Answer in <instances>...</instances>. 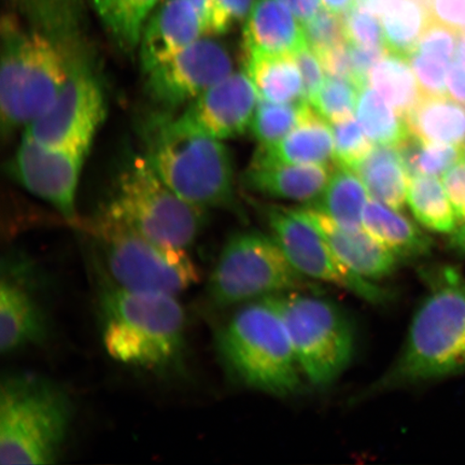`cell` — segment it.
Returning <instances> with one entry per match:
<instances>
[{"mask_svg":"<svg viewBox=\"0 0 465 465\" xmlns=\"http://www.w3.org/2000/svg\"><path fill=\"white\" fill-rule=\"evenodd\" d=\"M334 136V160L337 166L354 170L370 151L373 149L371 139L366 135L358 120L353 116L337 122L332 126Z\"/></svg>","mask_w":465,"mask_h":465,"instance_id":"obj_35","label":"cell"},{"mask_svg":"<svg viewBox=\"0 0 465 465\" xmlns=\"http://www.w3.org/2000/svg\"><path fill=\"white\" fill-rule=\"evenodd\" d=\"M71 52L25 25L14 11L2 20L0 116L4 135L39 118L54 104L78 64Z\"/></svg>","mask_w":465,"mask_h":465,"instance_id":"obj_4","label":"cell"},{"mask_svg":"<svg viewBox=\"0 0 465 465\" xmlns=\"http://www.w3.org/2000/svg\"><path fill=\"white\" fill-rule=\"evenodd\" d=\"M443 183L457 220L465 223V160L445 173Z\"/></svg>","mask_w":465,"mask_h":465,"instance_id":"obj_43","label":"cell"},{"mask_svg":"<svg viewBox=\"0 0 465 465\" xmlns=\"http://www.w3.org/2000/svg\"><path fill=\"white\" fill-rule=\"evenodd\" d=\"M397 147L411 177H439L465 159V145L429 143L411 135Z\"/></svg>","mask_w":465,"mask_h":465,"instance_id":"obj_32","label":"cell"},{"mask_svg":"<svg viewBox=\"0 0 465 465\" xmlns=\"http://www.w3.org/2000/svg\"><path fill=\"white\" fill-rule=\"evenodd\" d=\"M303 26L307 44L318 56L348 43L342 15L328 9L320 10Z\"/></svg>","mask_w":465,"mask_h":465,"instance_id":"obj_37","label":"cell"},{"mask_svg":"<svg viewBox=\"0 0 465 465\" xmlns=\"http://www.w3.org/2000/svg\"><path fill=\"white\" fill-rule=\"evenodd\" d=\"M245 65L261 100L276 104L307 102L294 55H252L245 57Z\"/></svg>","mask_w":465,"mask_h":465,"instance_id":"obj_25","label":"cell"},{"mask_svg":"<svg viewBox=\"0 0 465 465\" xmlns=\"http://www.w3.org/2000/svg\"><path fill=\"white\" fill-rule=\"evenodd\" d=\"M381 21L386 51L410 58L432 17L426 0H392Z\"/></svg>","mask_w":465,"mask_h":465,"instance_id":"obj_27","label":"cell"},{"mask_svg":"<svg viewBox=\"0 0 465 465\" xmlns=\"http://www.w3.org/2000/svg\"><path fill=\"white\" fill-rule=\"evenodd\" d=\"M295 291H315L317 282L295 269L272 236L242 232L226 242L207 284V298L216 308Z\"/></svg>","mask_w":465,"mask_h":465,"instance_id":"obj_9","label":"cell"},{"mask_svg":"<svg viewBox=\"0 0 465 465\" xmlns=\"http://www.w3.org/2000/svg\"><path fill=\"white\" fill-rule=\"evenodd\" d=\"M254 0H213V8L207 35L224 34L246 20Z\"/></svg>","mask_w":465,"mask_h":465,"instance_id":"obj_39","label":"cell"},{"mask_svg":"<svg viewBox=\"0 0 465 465\" xmlns=\"http://www.w3.org/2000/svg\"><path fill=\"white\" fill-rule=\"evenodd\" d=\"M74 416L68 393L31 373H10L0 383V463L54 464Z\"/></svg>","mask_w":465,"mask_h":465,"instance_id":"obj_6","label":"cell"},{"mask_svg":"<svg viewBox=\"0 0 465 465\" xmlns=\"http://www.w3.org/2000/svg\"><path fill=\"white\" fill-rule=\"evenodd\" d=\"M216 348L226 373L252 391L288 398L304 386L286 325L269 298L237 306Z\"/></svg>","mask_w":465,"mask_h":465,"instance_id":"obj_5","label":"cell"},{"mask_svg":"<svg viewBox=\"0 0 465 465\" xmlns=\"http://www.w3.org/2000/svg\"><path fill=\"white\" fill-rule=\"evenodd\" d=\"M107 33L120 49L134 52L161 0H90Z\"/></svg>","mask_w":465,"mask_h":465,"instance_id":"obj_28","label":"cell"},{"mask_svg":"<svg viewBox=\"0 0 465 465\" xmlns=\"http://www.w3.org/2000/svg\"><path fill=\"white\" fill-rule=\"evenodd\" d=\"M86 155L85 151L52 148L23 135L8 171L15 182L75 223V196Z\"/></svg>","mask_w":465,"mask_h":465,"instance_id":"obj_15","label":"cell"},{"mask_svg":"<svg viewBox=\"0 0 465 465\" xmlns=\"http://www.w3.org/2000/svg\"><path fill=\"white\" fill-rule=\"evenodd\" d=\"M381 17L352 5L342 15L349 44L366 48H385Z\"/></svg>","mask_w":465,"mask_h":465,"instance_id":"obj_38","label":"cell"},{"mask_svg":"<svg viewBox=\"0 0 465 465\" xmlns=\"http://www.w3.org/2000/svg\"><path fill=\"white\" fill-rule=\"evenodd\" d=\"M90 232L102 250L101 271L116 286L176 296L200 282L199 267L185 249L151 242L102 213Z\"/></svg>","mask_w":465,"mask_h":465,"instance_id":"obj_10","label":"cell"},{"mask_svg":"<svg viewBox=\"0 0 465 465\" xmlns=\"http://www.w3.org/2000/svg\"><path fill=\"white\" fill-rule=\"evenodd\" d=\"M332 176L329 165H301L284 162L266 145H259L243 173L250 190L277 199L311 202L318 200Z\"/></svg>","mask_w":465,"mask_h":465,"instance_id":"obj_17","label":"cell"},{"mask_svg":"<svg viewBox=\"0 0 465 465\" xmlns=\"http://www.w3.org/2000/svg\"><path fill=\"white\" fill-rule=\"evenodd\" d=\"M36 266L26 255L3 258L0 281V351L4 356L48 339L50 324Z\"/></svg>","mask_w":465,"mask_h":465,"instance_id":"obj_13","label":"cell"},{"mask_svg":"<svg viewBox=\"0 0 465 465\" xmlns=\"http://www.w3.org/2000/svg\"><path fill=\"white\" fill-rule=\"evenodd\" d=\"M258 92L247 73L231 74L185 106L180 119L214 138L242 135L252 125Z\"/></svg>","mask_w":465,"mask_h":465,"instance_id":"obj_16","label":"cell"},{"mask_svg":"<svg viewBox=\"0 0 465 465\" xmlns=\"http://www.w3.org/2000/svg\"><path fill=\"white\" fill-rule=\"evenodd\" d=\"M319 58L322 63L324 72L328 74V77L346 79L352 81L353 84L358 85L356 74H354L353 71L349 43L325 52V54L320 55Z\"/></svg>","mask_w":465,"mask_h":465,"instance_id":"obj_42","label":"cell"},{"mask_svg":"<svg viewBox=\"0 0 465 465\" xmlns=\"http://www.w3.org/2000/svg\"><path fill=\"white\" fill-rule=\"evenodd\" d=\"M354 171L374 200L402 211L411 176L397 145H375Z\"/></svg>","mask_w":465,"mask_h":465,"instance_id":"obj_22","label":"cell"},{"mask_svg":"<svg viewBox=\"0 0 465 465\" xmlns=\"http://www.w3.org/2000/svg\"><path fill=\"white\" fill-rule=\"evenodd\" d=\"M98 276V315L109 357L158 375L182 371L187 316L176 296L126 290L102 271Z\"/></svg>","mask_w":465,"mask_h":465,"instance_id":"obj_1","label":"cell"},{"mask_svg":"<svg viewBox=\"0 0 465 465\" xmlns=\"http://www.w3.org/2000/svg\"><path fill=\"white\" fill-rule=\"evenodd\" d=\"M369 81L371 87L405 118L421 98L409 57L386 51L371 68Z\"/></svg>","mask_w":465,"mask_h":465,"instance_id":"obj_29","label":"cell"},{"mask_svg":"<svg viewBox=\"0 0 465 465\" xmlns=\"http://www.w3.org/2000/svg\"><path fill=\"white\" fill-rule=\"evenodd\" d=\"M292 342L305 381L327 388L344 374L356 348L351 320L315 291L270 296Z\"/></svg>","mask_w":465,"mask_h":465,"instance_id":"obj_8","label":"cell"},{"mask_svg":"<svg viewBox=\"0 0 465 465\" xmlns=\"http://www.w3.org/2000/svg\"><path fill=\"white\" fill-rule=\"evenodd\" d=\"M357 118L366 135L377 144L399 145L411 136L405 116L373 87L366 85L360 92Z\"/></svg>","mask_w":465,"mask_h":465,"instance_id":"obj_31","label":"cell"},{"mask_svg":"<svg viewBox=\"0 0 465 465\" xmlns=\"http://www.w3.org/2000/svg\"><path fill=\"white\" fill-rule=\"evenodd\" d=\"M360 92L361 89L352 81L328 77L312 104L325 120L334 124L353 116Z\"/></svg>","mask_w":465,"mask_h":465,"instance_id":"obj_34","label":"cell"},{"mask_svg":"<svg viewBox=\"0 0 465 465\" xmlns=\"http://www.w3.org/2000/svg\"><path fill=\"white\" fill-rule=\"evenodd\" d=\"M306 212L337 258L359 276L378 282L399 269L401 261L364 229L341 228L316 208H307Z\"/></svg>","mask_w":465,"mask_h":465,"instance_id":"obj_19","label":"cell"},{"mask_svg":"<svg viewBox=\"0 0 465 465\" xmlns=\"http://www.w3.org/2000/svg\"><path fill=\"white\" fill-rule=\"evenodd\" d=\"M432 21L465 33V0H427Z\"/></svg>","mask_w":465,"mask_h":465,"instance_id":"obj_41","label":"cell"},{"mask_svg":"<svg viewBox=\"0 0 465 465\" xmlns=\"http://www.w3.org/2000/svg\"><path fill=\"white\" fill-rule=\"evenodd\" d=\"M407 203L415 218L429 230L451 234L457 217L439 179L433 176L411 177Z\"/></svg>","mask_w":465,"mask_h":465,"instance_id":"obj_30","label":"cell"},{"mask_svg":"<svg viewBox=\"0 0 465 465\" xmlns=\"http://www.w3.org/2000/svg\"><path fill=\"white\" fill-rule=\"evenodd\" d=\"M453 60L443 55L430 54V52H412L410 62L420 85L421 96H446L447 74Z\"/></svg>","mask_w":465,"mask_h":465,"instance_id":"obj_36","label":"cell"},{"mask_svg":"<svg viewBox=\"0 0 465 465\" xmlns=\"http://www.w3.org/2000/svg\"><path fill=\"white\" fill-rule=\"evenodd\" d=\"M203 35L201 17L188 0H165L149 17L139 42L143 73L171 60Z\"/></svg>","mask_w":465,"mask_h":465,"instance_id":"obj_18","label":"cell"},{"mask_svg":"<svg viewBox=\"0 0 465 465\" xmlns=\"http://www.w3.org/2000/svg\"><path fill=\"white\" fill-rule=\"evenodd\" d=\"M298 63L302 79H303L304 93L308 103L312 104L324 84V69L316 52L310 45L301 49L294 54Z\"/></svg>","mask_w":465,"mask_h":465,"instance_id":"obj_40","label":"cell"},{"mask_svg":"<svg viewBox=\"0 0 465 465\" xmlns=\"http://www.w3.org/2000/svg\"><path fill=\"white\" fill-rule=\"evenodd\" d=\"M337 166L316 203L318 211L327 214L346 230H363V213L369 192L357 173Z\"/></svg>","mask_w":465,"mask_h":465,"instance_id":"obj_26","label":"cell"},{"mask_svg":"<svg viewBox=\"0 0 465 465\" xmlns=\"http://www.w3.org/2000/svg\"><path fill=\"white\" fill-rule=\"evenodd\" d=\"M465 160V159H464Z\"/></svg>","mask_w":465,"mask_h":465,"instance_id":"obj_52","label":"cell"},{"mask_svg":"<svg viewBox=\"0 0 465 465\" xmlns=\"http://www.w3.org/2000/svg\"><path fill=\"white\" fill-rule=\"evenodd\" d=\"M267 221L272 237L301 274L315 282L332 284L368 303L381 305L391 291L349 269L331 249L306 209L272 207Z\"/></svg>","mask_w":465,"mask_h":465,"instance_id":"obj_11","label":"cell"},{"mask_svg":"<svg viewBox=\"0 0 465 465\" xmlns=\"http://www.w3.org/2000/svg\"><path fill=\"white\" fill-rule=\"evenodd\" d=\"M426 2H427V0H426Z\"/></svg>","mask_w":465,"mask_h":465,"instance_id":"obj_51","label":"cell"},{"mask_svg":"<svg viewBox=\"0 0 465 465\" xmlns=\"http://www.w3.org/2000/svg\"><path fill=\"white\" fill-rule=\"evenodd\" d=\"M411 136L429 143L465 145V107L447 96H421L406 114Z\"/></svg>","mask_w":465,"mask_h":465,"instance_id":"obj_23","label":"cell"},{"mask_svg":"<svg viewBox=\"0 0 465 465\" xmlns=\"http://www.w3.org/2000/svg\"><path fill=\"white\" fill-rule=\"evenodd\" d=\"M294 16L281 0H255L243 27V55H294L305 48L304 26Z\"/></svg>","mask_w":465,"mask_h":465,"instance_id":"obj_20","label":"cell"},{"mask_svg":"<svg viewBox=\"0 0 465 465\" xmlns=\"http://www.w3.org/2000/svg\"><path fill=\"white\" fill-rule=\"evenodd\" d=\"M363 228L400 261L420 260L432 252V240L420 226L374 199L366 203Z\"/></svg>","mask_w":465,"mask_h":465,"instance_id":"obj_21","label":"cell"},{"mask_svg":"<svg viewBox=\"0 0 465 465\" xmlns=\"http://www.w3.org/2000/svg\"><path fill=\"white\" fill-rule=\"evenodd\" d=\"M281 2L292 11L296 19L303 25L322 10L319 0H281Z\"/></svg>","mask_w":465,"mask_h":465,"instance_id":"obj_45","label":"cell"},{"mask_svg":"<svg viewBox=\"0 0 465 465\" xmlns=\"http://www.w3.org/2000/svg\"><path fill=\"white\" fill-rule=\"evenodd\" d=\"M107 114L103 86L87 63L74 67L55 102L25 135L52 148L89 150Z\"/></svg>","mask_w":465,"mask_h":465,"instance_id":"obj_12","label":"cell"},{"mask_svg":"<svg viewBox=\"0 0 465 465\" xmlns=\"http://www.w3.org/2000/svg\"><path fill=\"white\" fill-rule=\"evenodd\" d=\"M269 148L277 158L292 164L329 165L334 159L333 130L322 114L308 106L299 124Z\"/></svg>","mask_w":465,"mask_h":465,"instance_id":"obj_24","label":"cell"},{"mask_svg":"<svg viewBox=\"0 0 465 465\" xmlns=\"http://www.w3.org/2000/svg\"><path fill=\"white\" fill-rule=\"evenodd\" d=\"M308 106V102L276 104L261 100L250 129L261 145L271 147L299 124Z\"/></svg>","mask_w":465,"mask_h":465,"instance_id":"obj_33","label":"cell"},{"mask_svg":"<svg viewBox=\"0 0 465 465\" xmlns=\"http://www.w3.org/2000/svg\"><path fill=\"white\" fill-rule=\"evenodd\" d=\"M188 2L192 5V7L195 9L197 15H200L203 26V33L207 35L209 22H211L213 14V0H188Z\"/></svg>","mask_w":465,"mask_h":465,"instance_id":"obj_46","label":"cell"},{"mask_svg":"<svg viewBox=\"0 0 465 465\" xmlns=\"http://www.w3.org/2000/svg\"><path fill=\"white\" fill-rule=\"evenodd\" d=\"M392 0H356L354 5L381 17Z\"/></svg>","mask_w":465,"mask_h":465,"instance_id":"obj_47","label":"cell"},{"mask_svg":"<svg viewBox=\"0 0 465 465\" xmlns=\"http://www.w3.org/2000/svg\"><path fill=\"white\" fill-rule=\"evenodd\" d=\"M232 63L223 45L201 37L187 49L145 73V91L163 112L191 102L232 74Z\"/></svg>","mask_w":465,"mask_h":465,"instance_id":"obj_14","label":"cell"},{"mask_svg":"<svg viewBox=\"0 0 465 465\" xmlns=\"http://www.w3.org/2000/svg\"><path fill=\"white\" fill-rule=\"evenodd\" d=\"M356 0H322L325 9L337 15H344L352 7Z\"/></svg>","mask_w":465,"mask_h":465,"instance_id":"obj_48","label":"cell"},{"mask_svg":"<svg viewBox=\"0 0 465 465\" xmlns=\"http://www.w3.org/2000/svg\"><path fill=\"white\" fill-rule=\"evenodd\" d=\"M450 246L457 253L465 255V223L451 232Z\"/></svg>","mask_w":465,"mask_h":465,"instance_id":"obj_49","label":"cell"},{"mask_svg":"<svg viewBox=\"0 0 465 465\" xmlns=\"http://www.w3.org/2000/svg\"><path fill=\"white\" fill-rule=\"evenodd\" d=\"M430 284L397 359L359 400L465 371V276L449 267Z\"/></svg>","mask_w":465,"mask_h":465,"instance_id":"obj_2","label":"cell"},{"mask_svg":"<svg viewBox=\"0 0 465 465\" xmlns=\"http://www.w3.org/2000/svg\"><path fill=\"white\" fill-rule=\"evenodd\" d=\"M101 213L151 242L177 249L193 245L206 224V209L174 193L143 154L122 162Z\"/></svg>","mask_w":465,"mask_h":465,"instance_id":"obj_7","label":"cell"},{"mask_svg":"<svg viewBox=\"0 0 465 465\" xmlns=\"http://www.w3.org/2000/svg\"><path fill=\"white\" fill-rule=\"evenodd\" d=\"M447 94L465 107V64L455 57L447 74Z\"/></svg>","mask_w":465,"mask_h":465,"instance_id":"obj_44","label":"cell"},{"mask_svg":"<svg viewBox=\"0 0 465 465\" xmlns=\"http://www.w3.org/2000/svg\"><path fill=\"white\" fill-rule=\"evenodd\" d=\"M139 133L145 160L174 193L203 209L232 207L234 168L220 139L159 109L144 116Z\"/></svg>","mask_w":465,"mask_h":465,"instance_id":"obj_3","label":"cell"},{"mask_svg":"<svg viewBox=\"0 0 465 465\" xmlns=\"http://www.w3.org/2000/svg\"><path fill=\"white\" fill-rule=\"evenodd\" d=\"M456 57L465 64V33H460L459 36Z\"/></svg>","mask_w":465,"mask_h":465,"instance_id":"obj_50","label":"cell"}]
</instances>
